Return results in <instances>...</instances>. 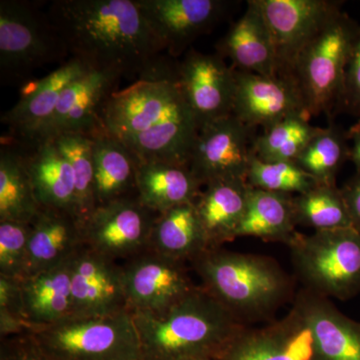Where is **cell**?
<instances>
[{
  "instance_id": "obj_1",
  "label": "cell",
  "mask_w": 360,
  "mask_h": 360,
  "mask_svg": "<svg viewBox=\"0 0 360 360\" xmlns=\"http://www.w3.org/2000/svg\"><path fill=\"white\" fill-rule=\"evenodd\" d=\"M47 13L70 58L91 70L134 82L176 77L179 63L162 56L135 0H54Z\"/></svg>"
},
{
  "instance_id": "obj_2",
  "label": "cell",
  "mask_w": 360,
  "mask_h": 360,
  "mask_svg": "<svg viewBox=\"0 0 360 360\" xmlns=\"http://www.w3.org/2000/svg\"><path fill=\"white\" fill-rule=\"evenodd\" d=\"M106 131L141 160L186 165L200 124L177 77L137 80L118 90L104 106Z\"/></svg>"
},
{
  "instance_id": "obj_3",
  "label": "cell",
  "mask_w": 360,
  "mask_h": 360,
  "mask_svg": "<svg viewBox=\"0 0 360 360\" xmlns=\"http://www.w3.org/2000/svg\"><path fill=\"white\" fill-rule=\"evenodd\" d=\"M189 264L200 285L246 326L274 321L297 293L295 276L267 255L208 248Z\"/></svg>"
},
{
  "instance_id": "obj_4",
  "label": "cell",
  "mask_w": 360,
  "mask_h": 360,
  "mask_svg": "<svg viewBox=\"0 0 360 360\" xmlns=\"http://www.w3.org/2000/svg\"><path fill=\"white\" fill-rule=\"evenodd\" d=\"M132 314L143 360L217 359L246 326L201 285L160 316Z\"/></svg>"
},
{
  "instance_id": "obj_5",
  "label": "cell",
  "mask_w": 360,
  "mask_h": 360,
  "mask_svg": "<svg viewBox=\"0 0 360 360\" xmlns=\"http://www.w3.org/2000/svg\"><path fill=\"white\" fill-rule=\"evenodd\" d=\"M360 23L338 11L298 52L284 77L300 91L309 118L338 113L345 70L354 49Z\"/></svg>"
},
{
  "instance_id": "obj_6",
  "label": "cell",
  "mask_w": 360,
  "mask_h": 360,
  "mask_svg": "<svg viewBox=\"0 0 360 360\" xmlns=\"http://www.w3.org/2000/svg\"><path fill=\"white\" fill-rule=\"evenodd\" d=\"M302 288L329 300L360 293V232L354 227L296 233L288 246Z\"/></svg>"
},
{
  "instance_id": "obj_7",
  "label": "cell",
  "mask_w": 360,
  "mask_h": 360,
  "mask_svg": "<svg viewBox=\"0 0 360 360\" xmlns=\"http://www.w3.org/2000/svg\"><path fill=\"white\" fill-rule=\"evenodd\" d=\"M70 52L49 13L37 2L0 1V78L2 84H20L33 71L68 61Z\"/></svg>"
},
{
  "instance_id": "obj_8",
  "label": "cell",
  "mask_w": 360,
  "mask_h": 360,
  "mask_svg": "<svg viewBox=\"0 0 360 360\" xmlns=\"http://www.w3.org/2000/svg\"><path fill=\"white\" fill-rule=\"evenodd\" d=\"M27 333L53 360H143L129 310L110 316L66 319Z\"/></svg>"
},
{
  "instance_id": "obj_9",
  "label": "cell",
  "mask_w": 360,
  "mask_h": 360,
  "mask_svg": "<svg viewBox=\"0 0 360 360\" xmlns=\"http://www.w3.org/2000/svg\"><path fill=\"white\" fill-rule=\"evenodd\" d=\"M186 262L146 250L125 260L123 283L132 314L160 316L195 290Z\"/></svg>"
},
{
  "instance_id": "obj_10",
  "label": "cell",
  "mask_w": 360,
  "mask_h": 360,
  "mask_svg": "<svg viewBox=\"0 0 360 360\" xmlns=\"http://www.w3.org/2000/svg\"><path fill=\"white\" fill-rule=\"evenodd\" d=\"M255 127L231 115L200 127L187 167L201 186L224 179H245Z\"/></svg>"
},
{
  "instance_id": "obj_11",
  "label": "cell",
  "mask_w": 360,
  "mask_h": 360,
  "mask_svg": "<svg viewBox=\"0 0 360 360\" xmlns=\"http://www.w3.org/2000/svg\"><path fill=\"white\" fill-rule=\"evenodd\" d=\"M158 215L137 196L97 206L82 224L84 243L116 262L129 259L148 250Z\"/></svg>"
},
{
  "instance_id": "obj_12",
  "label": "cell",
  "mask_w": 360,
  "mask_h": 360,
  "mask_svg": "<svg viewBox=\"0 0 360 360\" xmlns=\"http://www.w3.org/2000/svg\"><path fill=\"white\" fill-rule=\"evenodd\" d=\"M170 58H179L201 35L226 20L229 0H135Z\"/></svg>"
},
{
  "instance_id": "obj_13",
  "label": "cell",
  "mask_w": 360,
  "mask_h": 360,
  "mask_svg": "<svg viewBox=\"0 0 360 360\" xmlns=\"http://www.w3.org/2000/svg\"><path fill=\"white\" fill-rule=\"evenodd\" d=\"M70 270V319L110 316L129 310L122 264L84 243L71 257Z\"/></svg>"
},
{
  "instance_id": "obj_14",
  "label": "cell",
  "mask_w": 360,
  "mask_h": 360,
  "mask_svg": "<svg viewBox=\"0 0 360 360\" xmlns=\"http://www.w3.org/2000/svg\"><path fill=\"white\" fill-rule=\"evenodd\" d=\"M215 360H319L314 333L295 305L262 328L245 326Z\"/></svg>"
},
{
  "instance_id": "obj_15",
  "label": "cell",
  "mask_w": 360,
  "mask_h": 360,
  "mask_svg": "<svg viewBox=\"0 0 360 360\" xmlns=\"http://www.w3.org/2000/svg\"><path fill=\"white\" fill-rule=\"evenodd\" d=\"M120 79L122 77L106 71H87L63 92L56 112L32 141L53 139L65 134L92 139L105 130L104 106L120 90Z\"/></svg>"
},
{
  "instance_id": "obj_16",
  "label": "cell",
  "mask_w": 360,
  "mask_h": 360,
  "mask_svg": "<svg viewBox=\"0 0 360 360\" xmlns=\"http://www.w3.org/2000/svg\"><path fill=\"white\" fill-rule=\"evenodd\" d=\"M219 54L191 49L177 65V82L200 127L233 113V68Z\"/></svg>"
},
{
  "instance_id": "obj_17",
  "label": "cell",
  "mask_w": 360,
  "mask_h": 360,
  "mask_svg": "<svg viewBox=\"0 0 360 360\" xmlns=\"http://www.w3.org/2000/svg\"><path fill=\"white\" fill-rule=\"evenodd\" d=\"M274 39L278 75L290 70L298 52L321 30L343 1L336 0H257Z\"/></svg>"
},
{
  "instance_id": "obj_18",
  "label": "cell",
  "mask_w": 360,
  "mask_h": 360,
  "mask_svg": "<svg viewBox=\"0 0 360 360\" xmlns=\"http://www.w3.org/2000/svg\"><path fill=\"white\" fill-rule=\"evenodd\" d=\"M233 70L236 91L232 115L248 127L265 129L288 116L307 115L300 91L290 77H262Z\"/></svg>"
},
{
  "instance_id": "obj_19",
  "label": "cell",
  "mask_w": 360,
  "mask_h": 360,
  "mask_svg": "<svg viewBox=\"0 0 360 360\" xmlns=\"http://www.w3.org/2000/svg\"><path fill=\"white\" fill-rule=\"evenodd\" d=\"M90 70L79 59L70 58L51 75L28 85L18 103L1 116L6 136L21 141L34 139L56 112L66 89Z\"/></svg>"
},
{
  "instance_id": "obj_20",
  "label": "cell",
  "mask_w": 360,
  "mask_h": 360,
  "mask_svg": "<svg viewBox=\"0 0 360 360\" xmlns=\"http://www.w3.org/2000/svg\"><path fill=\"white\" fill-rule=\"evenodd\" d=\"M7 139L20 148L25 158L40 206L65 210L78 219L75 174L53 139L20 141Z\"/></svg>"
},
{
  "instance_id": "obj_21",
  "label": "cell",
  "mask_w": 360,
  "mask_h": 360,
  "mask_svg": "<svg viewBox=\"0 0 360 360\" xmlns=\"http://www.w3.org/2000/svg\"><path fill=\"white\" fill-rule=\"evenodd\" d=\"M291 304L309 322L319 360H360V322L342 314L329 298L303 288Z\"/></svg>"
},
{
  "instance_id": "obj_22",
  "label": "cell",
  "mask_w": 360,
  "mask_h": 360,
  "mask_svg": "<svg viewBox=\"0 0 360 360\" xmlns=\"http://www.w3.org/2000/svg\"><path fill=\"white\" fill-rule=\"evenodd\" d=\"M215 49L222 58L231 59L236 70L262 77L279 75L276 46L257 0H248L245 13L232 23Z\"/></svg>"
},
{
  "instance_id": "obj_23",
  "label": "cell",
  "mask_w": 360,
  "mask_h": 360,
  "mask_svg": "<svg viewBox=\"0 0 360 360\" xmlns=\"http://www.w3.org/2000/svg\"><path fill=\"white\" fill-rule=\"evenodd\" d=\"M30 226L25 278L68 262L84 245L82 224L65 210L41 206Z\"/></svg>"
},
{
  "instance_id": "obj_24",
  "label": "cell",
  "mask_w": 360,
  "mask_h": 360,
  "mask_svg": "<svg viewBox=\"0 0 360 360\" xmlns=\"http://www.w3.org/2000/svg\"><path fill=\"white\" fill-rule=\"evenodd\" d=\"M194 202L208 248H221L236 239L248 208L250 186L245 179L210 182Z\"/></svg>"
},
{
  "instance_id": "obj_25",
  "label": "cell",
  "mask_w": 360,
  "mask_h": 360,
  "mask_svg": "<svg viewBox=\"0 0 360 360\" xmlns=\"http://www.w3.org/2000/svg\"><path fill=\"white\" fill-rule=\"evenodd\" d=\"M70 260L20 281L28 331L70 319L72 312Z\"/></svg>"
},
{
  "instance_id": "obj_26",
  "label": "cell",
  "mask_w": 360,
  "mask_h": 360,
  "mask_svg": "<svg viewBox=\"0 0 360 360\" xmlns=\"http://www.w3.org/2000/svg\"><path fill=\"white\" fill-rule=\"evenodd\" d=\"M202 186L186 165L165 160H141L137 169V198L158 213L194 203Z\"/></svg>"
},
{
  "instance_id": "obj_27",
  "label": "cell",
  "mask_w": 360,
  "mask_h": 360,
  "mask_svg": "<svg viewBox=\"0 0 360 360\" xmlns=\"http://www.w3.org/2000/svg\"><path fill=\"white\" fill-rule=\"evenodd\" d=\"M91 139L96 170V208L137 196V169L141 158L106 129Z\"/></svg>"
},
{
  "instance_id": "obj_28",
  "label": "cell",
  "mask_w": 360,
  "mask_h": 360,
  "mask_svg": "<svg viewBox=\"0 0 360 360\" xmlns=\"http://www.w3.org/2000/svg\"><path fill=\"white\" fill-rule=\"evenodd\" d=\"M293 196L250 186L248 208L236 238H255L290 245L296 231Z\"/></svg>"
},
{
  "instance_id": "obj_29",
  "label": "cell",
  "mask_w": 360,
  "mask_h": 360,
  "mask_svg": "<svg viewBox=\"0 0 360 360\" xmlns=\"http://www.w3.org/2000/svg\"><path fill=\"white\" fill-rule=\"evenodd\" d=\"M148 250L182 262H191L208 250L194 203L160 213L153 225Z\"/></svg>"
},
{
  "instance_id": "obj_30",
  "label": "cell",
  "mask_w": 360,
  "mask_h": 360,
  "mask_svg": "<svg viewBox=\"0 0 360 360\" xmlns=\"http://www.w3.org/2000/svg\"><path fill=\"white\" fill-rule=\"evenodd\" d=\"M40 206L25 158L11 139L1 137L0 148V221L30 224Z\"/></svg>"
},
{
  "instance_id": "obj_31",
  "label": "cell",
  "mask_w": 360,
  "mask_h": 360,
  "mask_svg": "<svg viewBox=\"0 0 360 360\" xmlns=\"http://www.w3.org/2000/svg\"><path fill=\"white\" fill-rule=\"evenodd\" d=\"M347 130L330 123L321 129L295 160L319 184H336V176L350 158Z\"/></svg>"
},
{
  "instance_id": "obj_32",
  "label": "cell",
  "mask_w": 360,
  "mask_h": 360,
  "mask_svg": "<svg viewBox=\"0 0 360 360\" xmlns=\"http://www.w3.org/2000/svg\"><path fill=\"white\" fill-rule=\"evenodd\" d=\"M293 210L296 224L314 231L354 227L341 189L336 184H317L307 193L293 196Z\"/></svg>"
},
{
  "instance_id": "obj_33",
  "label": "cell",
  "mask_w": 360,
  "mask_h": 360,
  "mask_svg": "<svg viewBox=\"0 0 360 360\" xmlns=\"http://www.w3.org/2000/svg\"><path fill=\"white\" fill-rule=\"evenodd\" d=\"M321 130L307 115L288 116L255 137L253 153L264 161H295Z\"/></svg>"
},
{
  "instance_id": "obj_34",
  "label": "cell",
  "mask_w": 360,
  "mask_h": 360,
  "mask_svg": "<svg viewBox=\"0 0 360 360\" xmlns=\"http://www.w3.org/2000/svg\"><path fill=\"white\" fill-rule=\"evenodd\" d=\"M49 139H53L72 167L77 189L78 219L82 225L96 210L94 141L89 136L77 134H61Z\"/></svg>"
},
{
  "instance_id": "obj_35",
  "label": "cell",
  "mask_w": 360,
  "mask_h": 360,
  "mask_svg": "<svg viewBox=\"0 0 360 360\" xmlns=\"http://www.w3.org/2000/svg\"><path fill=\"white\" fill-rule=\"evenodd\" d=\"M246 180L253 188L290 195L307 193L317 184L295 161H264L255 153Z\"/></svg>"
},
{
  "instance_id": "obj_36",
  "label": "cell",
  "mask_w": 360,
  "mask_h": 360,
  "mask_svg": "<svg viewBox=\"0 0 360 360\" xmlns=\"http://www.w3.org/2000/svg\"><path fill=\"white\" fill-rule=\"evenodd\" d=\"M30 229L28 224L0 221V276L25 278Z\"/></svg>"
},
{
  "instance_id": "obj_37",
  "label": "cell",
  "mask_w": 360,
  "mask_h": 360,
  "mask_svg": "<svg viewBox=\"0 0 360 360\" xmlns=\"http://www.w3.org/2000/svg\"><path fill=\"white\" fill-rule=\"evenodd\" d=\"M27 331L20 281L0 276V335L6 338Z\"/></svg>"
},
{
  "instance_id": "obj_38",
  "label": "cell",
  "mask_w": 360,
  "mask_h": 360,
  "mask_svg": "<svg viewBox=\"0 0 360 360\" xmlns=\"http://www.w3.org/2000/svg\"><path fill=\"white\" fill-rule=\"evenodd\" d=\"M338 112H347L360 118V25L359 35L345 70Z\"/></svg>"
},
{
  "instance_id": "obj_39",
  "label": "cell",
  "mask_w": 360,
  "mask_h": 360,
  "mask_svg": "<svg viewBox=\"0 0 360 360\" xmlns=\"http://www.w3.org/2000/svg\"><path fill=\"white\" fill-rule=\"evenodd\" d=\"M1 360H53L40 349L28 333L1 338Z\"/></svg>"
},
{
  "instance_id": "obj_40",
  "label": "cell",
  "mask_w": 360,
  "mask_h": 360,
  "mask_svg": "<svg viewBox=\"0 0 360 360\" xmlns=\"http://www.w3.org/2000/svg\"><path fill=\"white\" fill-rule=\"evenodd\" d=\"M340 189L347 203L352 226L360 232V174L355 172L354 176L348 179Z\"/></svg>"
},
{
  "instance_id": "obj_41",
  "label": "cell",
  "mask_w": 360,
  "mask_h": 360,
  "mask_svg": "<svg viewBox=\"0 0 360 360\" xmlns=\"http://www.w3.org/2000/svg\"><path fill=\"white\" fill-rule=\"evenodd\" d=\"M347 134L352 141L349 160L354 163L356 174H360V118L352 129L347 130Z\"/></svg>"
},
{
  "instance_id": "obj_42",
  "label": "cell",
  "mask_w": 360,
  "mask_h": 360,
  "mask_svg": "<svg viewBox=\"0 0 360 360\" xmlns=\"http://www.w3.org/2000/svg\"><path fill=\"white\" fill-rule=\"evenodd\" d=\"M186 360H215L213 359H186Z\"/></svg>"
}]
</instances>
